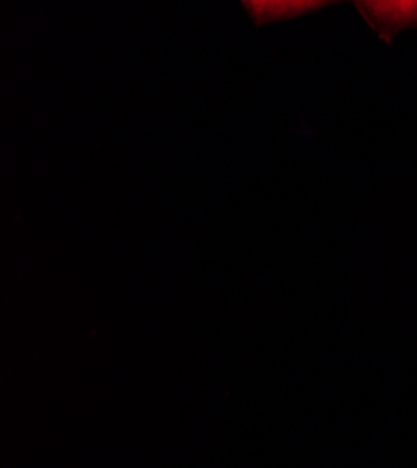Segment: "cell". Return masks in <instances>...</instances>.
Masks as SVG:
<instances>
[{"label":"cell","instance_id":"2","mask_svg":"<svg viewBox=\"0 0 417 468\" xmlns=\"http://www.w3.org/2000/svg\"><path fill=\"white\" fill-rule=\"evenodd\" d=\"M244 6L255 25L262 27L266 23L306 16L328 6V3H322V0H317V3H311V0H279V3H274V0H262V3L260 0H253V3H249V0H245Z\"/></svg>","mask_w":417,"mask_h":468},{"label":"cell","instance_id":"1","mask_svg":"<svg viewBox=\"0 0 417 468\" xmlns=\"http://www.w3.org/2000/svg\"><path fill=\"white\" fill-rule=\"evenodd\" d=\"M356 6L369 27H372L386 42H391L401 30L417 27V0L415 3H410V0H401V3L369 0V3H363V0H360Z\"/></svg>","mask_w":417,"mask_h":468}]
</instances>
